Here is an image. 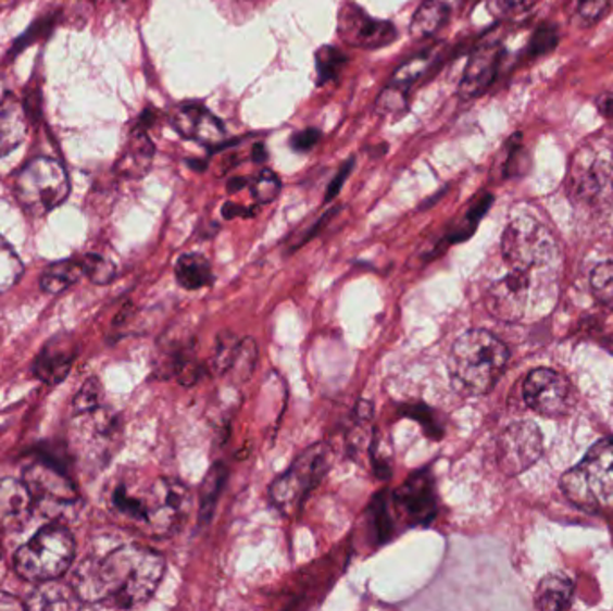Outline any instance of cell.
Listing matches in <instances>:
<instances>
[{"mask_svg": "<svg viewBox=\"0 0 613 611\" xmlns=\"http://www.w3.org/2000/svg\"><path fill=\"white\" fill-rule=\"evenodd\" d=\"M164 574L165 560L157 550L124 546L83 563L72 586L82 602L124 610L149 601Z\"/></svg>", "mask_w": 613, "mask_h": 611, "instance_id": "cell-1", "label": "cell"}, {"mask_svg": "<svg viewBox=\"0 0 613 611\" xmlns=\"http://www.w3.org/2000/svg\"><path fill=\"white\" fill-rule=\"evenodd\" d=\"M189 506L187 486L167 477L118 481L110 494V508L124 524L157 538L173 535L187 516Z\"/></svg>", "mask_w": 613, "mask_h": 611, "instance_id": "cell-2", "label": "cell"}, {"mask_svg": "<svg viewBox=\"0 0 613 611\" xmlns=\"http://www.w3.org/2000/svg\"><path fill=\"white\" fill-rule=\"evenodd\" d=\"M506 345L486 331H471L454 342L449 356V375L455 391L465 397L490 392L506 370Z\"/></svg>", "mask_w": 613, "mask_h": 611, "instance_id": "cell-3", "label": "cell"}, {"mask_svg": "<svg viewBox=\"0 0 613 611\" xmlns=\"http://www.w3.org/2000/svg\"><path fill=\"white\" fill-rule=\"evenodd\" d=\"M562 491L583 510L613 508V441L603 439L588 450L581 463L565 472Z\"/></svg>", "mask_w": 613, "mask_h": 611, "instance_id": "cell-4", "label": "cell"}, {"mask_svg": "<svg viewBox=\"0 0 613 611\" xmlns=\"http://www.w3.org/2000/svg\"><path fill=\"white\" fill-rule=\"evenodd\" d=\"M76 544L71 531L63 525H47L16 550L15 571L32 583L58 579L71 569Z\"/></svg>", "mask_w": 613, "mask_h": 611, "instance_id": "cell-5", "label": "cell"}, {"mask_svg": "<svg viewBox=\"0 0 613 611\" xmlns=\"http://www.w3.org/2000/svg\"><path fill=\"white\" fill-rule=\"evenodd\" d=\"M502 259L515 270L554 271L558 242L551 229L533 215H516L504 229Z\"/></svg>", "mask_w": 613, "mask_h": 611, "instance_id": "cell-6", "label": "cell"}, {"mask_svg": "<svg viewBox=\"0 0 613 611\" xmlns=\"http://www.w3.org/2000/svg\"><path fill=\"white\" fill-rule=\"evenodd\" d=\"M68 192V176L58 160H33L16 176V199L33 215H43L57 209L67 199Z\"/></svg>", "mask_w": 613, "mask_h": 611, "instance_id": "cell-7", "label": "cell"}, {"mask_svg": "<svg viewBox=\"0 0 613 611\" xmlns=\"http://www.w3.org/2000/svg\"><path fill=\"white\" fill-rule=\"evenodd\" d=\"M328 466H330V450L325 444L314 445L300 453L297 461L291 464V469L272 484L270 497L273 504L282 513L292 515L302 506L306 495L311 494L312 488H316L317 483L325 477Z\"/></svg>", "mask_w": 613, "mask_h": 611, "instance_id": "cell-8", "label": "cell"}, {"mask_svg": "<svg viewBox=\"0 0 613 611\" xmlns=\"http://www.w3.org/2000/svg\"><path fill=\"white\" fill-rule=\"evenodd\" d=\"M510 270L501 280L491 284L486 292V307L497 320L515 323L527 316L537 286H543L547 275H554V271Z\"/></svg>", "mask_w": 613, "mask_h": 611, "instance_id": "cell-9", "label": "cell"}, {"mask_svg": "<svg viewBox=\"0 0 613 611\" xmlns=\"http://www.w3.org/2000/svg\"><path fill=\"white\" fill-rule=\"evenodd\" d=\"M522 392L535 413L549 419L571 413L576 403L573 386L567 378L549 367L533 370L526 377Z\"/></svg>", "mask_w": 613, "mask_h": 611, "instance_id": "cell-10", "label": "cell"}, {"mask_svg": "<svg viewBox=\"0 0 613 611\" xmlns=\"http://www.w3.org/2000/svg\"><path fill=\"white\" fill-rule=\"evenodd\" d=\"M543 439L533 422L513 423L497 441V463L506 475H518L542 458Z\"/></svg>", "mask_w": 613, "mask_h": 611, "instance_id": "cell-11", "label": "cell"}, {"mask_svg": "<svg viewBox=\"0 0 613 611\" xmlns=\"http://www.w3.org/2000/svg\"><path fill=\"white\" fill-rule=\"evenodd\" d=\"M338 33L347 46L359 49H378L397 38V27L391 22L377 21L352 0H347L339 10Z\"/></svg>", "mask_w": 613, "mask_h": 611, "instance_id": "cell-12", "label": "cell"}, {"mask_svg": "<svg viewBox=\"0 0 613 611\" xmlns=\"http://www.w3.org/2000/svg\"><path fill=\"white\" fill-rule=\"evenodd\" d=\"M24 483L32 491L35 504L43 510H63L77 502V489L67 475L54 464L38 461L24 474Z\"/></svg>", "mask_w": 613, "mask_h": 611, "instance_id": "cell-13", "label": "cell"}, {"mask_svg": "<svg viewBox=\"0 0 613 611\" xmlns=\"http://www.w3.org/2000/svg\"><path fill=\"white\" fill-rule=\"evenodd\" d=\"M395 510L409 525L429 524L436 515L435 483L429 472H418L393 494Z\"/></svg>", "mask_w": 613, "mask_h": 611, "instance_id": "cell-14", "label": "cell"}, {"mask_svg": "<svg viewBox=\"0 0 613 611\" xmlns=\"http://www.w3.org/2000/svg\"><path fill=\"white\" fill-rule=\"evenodd\" d=\"M171 124L182 137L209 148L225 140V126L201 104H179L171 112Z\"/></svg>", "mask_w": 613, "mask_h": 611, "instance_id": "cell-15", "label": "cell"}, {"mask_svg": "<svg viewBox=\"0 0 613 611\" xmlns=\"http://www.w3.org/2000/svg\"><path fill=\"white\" fill-rule=\"evenodd\" d=\"M502 60V46L499 43H486L477 47L472 52L471 60L466 63L465 72L461 77L458 92L463 99H474L491 87L499 74V66Z\"/></svg>", "mask_w": 613, "mask_h": 611, "instance_id": "cell-16", "label": "cell"}, {"mask_svg": "<svg viewBox=\"0 0 613 611\" xmlns=\"http://www.w3.org/2000/svg\"><path fill=\"white\" fill-rule=\"evenodd\" d=\"M257 362V345L253 339L246 337L237 341V337H220L215 350V367L217 372L228 377L236 384H242L251 377Z\"/></svg>", "mask_w": 613, "mask_h": 611, "instance_id": "cell-17", "label": "cell"}, {"mask_svg": "<svg viewBox=\"0 0 613 611\" xmlns=\"http://www.w3.org/2000/svg\"><path fill=\"white\" fill-rule=\"evenodd\" d=\"M33 508L35 499L26 483L0 479V529H22L32 516Z\"/></svg>", "mask_w": 613, "mask_h": 611, "instance_id": "cell-18", "label": "cell"}, {"mask_svg": "<svg viewBox=\"0 0 613 611\" xmlns=\"http://www.w3.org/2000/svg\"><path fill=\"white\" fill-rule=\"evenodd\" d=\"M609 162L599 159L590 148H583L574 157L573 171H571V189L576 196L590 198L599 190H603L609 173Z\"/></svg>", "mask_w": 613, "mask_h": 611, "instance_id": "cell-19", "label": "cell"}, {"mask_svg": "<svg viewBox=\"0 0 613 611\" xmlns=\"http://www.w3.org/2000/svg\"><path fill=\"white\" fill-rule=\"evenodd\" d=\"M74 348L71 339H60L54 337L47 342L36 359L35 372L38 378L46 384H60L71 372L72 361H74Z\"/></svg>", "mask_w": 613, "mask_h": 611, "instance_id": "cell-20", "label": "cell"}, {"mask_svg": "<svg viewBox=\"0 0 613 611\" xmlns=\"http://www.w3.org/2000/svg\"><path fill=\"white\" fill-rule=\"evenodd\" d=\"M27 137V117L24 107L15 97L0 102V157L10 154Z\"/></svg>", "mask_w": 613, "mask_h": 611, "instance_id": "cell-21", "label": "cell"}, {"mask_svg": "<svg viewBox=\"0 0 613 611\" xmlns=\"http://www.w3.org/2000/svg\"><path fill=\"white\" fill-rule=\"evenodd\" d=\"M79 597H77L74 586L63 585L57 579L43 581L38 583L35 591L26 601V608L29 610H71V608L79 607Z\"/></svg>", "mask_w": 613, "mask_h": 611, "instance_id": "cell-22", "label": "cell"}, {"mask_svg": "<svg viewBox=\"0 0 613 611\" xmlns=\"http://www.w3.org/2000/svg\"><path fill=\"white\" fill-rule=\"evenodd\" d=\"M573 581L562 574H549L538 583L535 607L546 611L567 610L573 602Z\"/></svg>", "mask_w": 613, "mask_h": 611, "instance_id": "cell-23", "label": "cell"}, {"mask_svg": "<svg viewBox=\"0 0 613 611\" xmlns=\"http://www.w3.org/2000/svg\"><path fill=\"white\" fill-rule=\"evenodd\" d=\"M154 146L148 133L135 129L129 137L128 146L124 149L118 167L126 176H143L153 163Z\"/></svg>", "mask_w": 613, "mask_h": 611, "instance_id": "cell-24", "label": "cell"}, {"mask_svg": "<svg viewBox=\"0 0 613 611\" xmlns=\"http://www.w3.org/2000/svg\"><path fill=\"white\" fill-rule=\"evenodd\" d=\"M449 16L450 5L445 0H425L414 13L409 32L416 40H425L440 32Z\"/></svg>", "mask_w": 613, "mask_h": 611, "instance_id": "cell-25", "label": "cell"}, {"mask_svg": "<svg viewBox=\"0 0 613 611\" xmlns=\"http://www.w3.org/2000/svg\"><path fill=\"white\" fill-rule=\"evenodd\" d=\"M82 276H87V264L85 257L79 259H67L57 264H51L41 275V289L49 295H58L67 287L74 286Z\"/></svg>", "mask_w": 613, "mask_h": 611, "instance_id": "cell-26", "label": "cell"}, {"mask_svg": "<svg viewBox=\"0 0 613 611\" xmlns=\"http://www.w3.org/2000/svg\"><path fill=\"white\" fill-rule=\"evenodd\" d=\"M174 275L179 286L187 290H198L214 282L210 262L200 253H185L179 257L174 267Z\"/></svg>", "mask_w": 613, "mask_h": 611, "instance_id": "cell-27", "label": "cell"}, {"mask_svg": "<svg viewBox=\"0 0 613 611\" xmlns=\"http://www.w3.org/2000/svg\"><path fill=\"white\" fill-rule=\"evenodd\" d=\"M226 481V469L223 464H214L210 469L209 474L204 477L203 486L200 494V522H209L210 516L214 513L217 497H220L223 484Z\"/></svg>", "mask_w": 613, "mask_h": 611, "instance_id": "cell-28", "label": "cell"}, {"mask_svg": "<svg viewBox=\"0 0 613 611\" xmlns=\"http://www.w3.org/2000/svg\"><path fill=\"white\" fill-rule=\"evenodd\" d=\"M24 273V265L11 248L10 242L0 235V295L15 286Z\"/></svg>", "mask_w": 613, "mask_h": 611, "instance_id": "cell-29", "label": "cell"}, {"mask_svg": "<svg viewBox=\"0 0 613 611\" xmlns=\"http://www.w3.org/2000/svg\"><path fill=\"white\" fill-rule=\"evenodd\" d=\"M347 54L336 47L325 46L316 52L317 85L334 82L347 63Z\"/></svg>", "mask_w": 613, "mask_h": 611, "instance_id": "cell-30", "label": "cell"}, {"mask_svg": "<svg viewBox=\"0 0 613 611\" xmlns=\"http://www.w3.org/2000/svg\"><path fill=\"white\" fill-rule=\"evenodd\" d=\"M280 178L270 169H264L257 178L251 179L250 189L257 203L267 204L275 201L280 194Z\"/></svg>", "mask_w": 613, "mask_h": 611, "instance_id": "cell-31", "label": "cell"}, {"mask_svg": "<svg viewBox=\"0 0 613 611\" xmlns=\"http://www.w3.org/2000/svg\"><path fill=\"white\" fill-rule=\"evenodd\" d=\"M590 286L603 306L613 309V262H603L592 271Z\"/></svg>", "mask_w": 613, "mask_h": 611, "instance_id": "cell-32", "label": "cell"}, {"mask_svg": "<svg viewBox=\"0 0 613 611\" xmlns=\"http://www.w3.org/2000/svg\"><path fill=\"white\" fill-rule=\"evenodd\" d=\"M408 88L400 87L397 83L389 85L377 99L378 112L386 117H397L400 113L405 112L408 108Z\"/></svg>", "mask_w": 613, "mask_h": 611, "instance_id": "cell-33", "label": "cell"}, {"mask_svg": "<svg viewBox=\"0 0 613 611\" xmlns=\"http://www.w3.org/2000/svg\"><path fill=\"white\" fill-rule=\"evenodd\" d=\"M540 0H488V11L496 18H513L524 15L531 10Z\"/></svg>", "mask_w": 613, "mask_h": 611, "instance_id": "cell-34", "label": "cell"}, {"mask_svg": "<svg viewBox=\"0 0 613 611\" xmlns=\"http://www.w3.org/2000/svg\"><path fill=\"white\" fill-rule=\"evenodd\" d=\"M560 41V35L554 26H540L535 35H533L531 43H529V57H546L549 52L554 51Z\"/></svg>", "mask_w": 613, "mask_h": 611, "instance_id": "cell-35", "label": "cell"}, {"mask_svg": "<svg viewBox=\"0 0 613 611\" xmlns=\"http://www.w3.org/2000/svg\"><path fill=\"white\" fill-rule=\"evenodd\" d=\"M612 0H579L578 21L583 27H592L603 21Z\"/></svg>", "mask_w": 613, "mask_h": 611, "instance_id": "cell-36", "label": "cell"}, {"mask_svg": "<svg viewBox=\"0 0 613 611\" xmlns=\"http://www.w3.org/2000/svg\"><path fill=\"white\" fill-rule=\"evenodd\" d=\"M101 384H99L98 381H88V383L82 387V391L77 392L76 398H74L72 411H74V414H77L99 408V406H101Z\"/></svg>", "mask_w": 613, "mask_h": 611, "instance_id": "cell-37", "label": "cell"}, {"mask_svg": "<svg viewBox=\"0 0 613 611\" xmlns=\"http://www.w3.org/2000/svg\"><path fill=\"white\" fill-rule=\"evenodd\" d=\"M85 264H87V276L93 284H108L115 276V265L104 257L85 255Z\"/></svg>", "mask_w": 613, "mask_h": 611, "instance_id": "cell-38", "label": "cell"}, {"mask_svg": "<svg viewBox=\"0 0 613 611\" xmlns=\"http://www.w3.org/2000/svg\"><path fill=\"white\" fill-rule=\"evenodd\" d=\"M322 138V133L316 128L302 129V132L295 133L291 138V146L295 151H311Z\"/></svg>", "mask_w": 613, "mask_h": 611, "instance_id": "cell-39", "label": "cell"}, {"mask_svg": "<svg viewBox=\"0 0 613 611\" xmlns=\"http://www.w3.org/2000/svg\"><path fill=\"white\" fill-rule=\"evenodd\" d=\"M353 167V159H350V162L345 163L342 165L341 171L336 174V178H334L333 184L328 187L327 192V201L334 198V196H338L339 190H341L342 184H345V179H347L348 174L352 171Z\"/></svg>", "mask_w": 613, "mask_h": 611, "instance_id": "cell-40", "label": "cell"}, {"mask_svg": "<svg viewBox=\"0 0 613 611\" xmlns=\"http://www.w3.org/2000/svg\"><path fill=\"white\" fill-rule=\"evenodd\" d=\"M0 610H26V602L18 601L11 594L0 591Z\"/></svg>", "mask_w": 613, "mask_h": 611, "instance_id": "cell-41", "label": "cell"}, {"mask_svg": "<svg viewBox=\"0 0 613 611\" xmlns=\"http://www.w3.org/2000/svg\"><path fill=\"white\" fill-rule=\"evenodd\" d=\"M598 110L604 117L613 121V93H604L598 99Z\"/></svg>", "mask_w": 613, "mask_h": 611, "instance_id": "cell-42", "label": "cell"}, {"mask_svg": "<svg viewBox=\"0 0 613 611\" xmlns=\"http://www.w3.org/2000/svg\"><path fill=\"white\" fill-rule=\"evenodd\" d=\"M223 214H225L226 220H234V217H239V215H246V217L253 215V210L242 209L239 204L226 203Z\"/></svg>", "mask_w": 613, "mask_h": 611, "instance_id": "cell-43", "label": "cell"}, {"mask_svg": "<svg viewBox=\"0 0 613 611\" xmlns=\"http://www.w3.org/2000/svg\"><path fill=\"white\" fill-rule=\"evenodd\" d=\"M251 157H253L255 162H264L267 159L266 146L264 144H257L253 151H251Z\"/></svg>", "mask_w": 613, "mask_h": 611, "instance_id": "cell-44", "label": "cell"}, {"mask_svg": "<svg viewBox=\"0 0 613 611\" xmlns=\"http://www.w3.org/2000/svg\"><path fill=\"white\" fill-rule=\"evenodd\" d=\"M246 185H250L248 184V179L234 178L230 179V184H228V190H230V192H237V190L245 189Z\"/></svg>", "mask_w": 613, "mask_h": 611, "instance_id": "cell-45", "label": "cell"}]
</instances>
